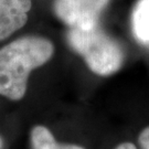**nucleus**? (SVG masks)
I'll list each match as a JSON object with an SVG mask.
<instances>
[{"instance_id":"nucleus-8","label":"nucleus","mask_w":149,"mask_h":149,"mask_svg":"<svg viewBox=\"0 0 149 149\" xmlns=\"http://www.w3.org/2000/svg\"><path fill=\"white\" fill-rule=\"evenodd\" d=\"M115 149H137L136 146L132 143H123V144H119Z\"/></svg>"},{"instance_id":"nucleus-2","label":"nucleus","mask_w":149,"mask_h":149,"mask_svg":"<svg viewBox=\"0 0 149 149\" xmlns=\"http://www.w3.org/2000/svg\"><path fill=\"white\" fill-rule=\"evenodd\" d=\"M66 38L72 50L84 59L93 73L109 76L122 68L123 49L118 42L97 27L90 30L71 28Z\"/></svg>"},{"instance_id":"nucleus-1","label":"nucleus","mask_w":149,"mask_h":149,"mask_svg":"<svg viewBox=\"0 0 149 149\" xmlns=\"http://www.w3.org/2000/svg\"><path fill=\"white\" fill-rule=\"evenodd\" d=\"M54 45L49 39L27 36L0 49V95L20 101L26 95L31 71L52 58Z\"/></svg>"},{"instance_id":"nucleus-7","label":"nucleus","mask_w":149,"mask_h":149,"mask_svg":"<svg viewBox=\"0 0 149 149\" xmlns=\"http://www.w3.org/2000/svg\"><path fill=\"white\" fill-rule=\"evenodd\" d=\"M138 141L141 149H149V126L144 128L139 134Z\"/></svg>"},{"instance_id":"nucleus-9","label":"nucleus","mask_w":149,"mask_h":149,"mask_svg":"<svg viewBox=\"0 0 149 149\" xmlns=\"http://www.w3.org/2000/svg\"><path fill=\"white\" fill-rule=\"evenodd\" d=\"M2 148H3V140L0 137V149H2Z\"/></svg>"},{"instance_id":"nucleus-3","label":"nucleus","mask_w":149,"mask_h":149,"mask_svg":"<svg viewBox=\"0 0 149 149\" xmlns=\"http://www.w3.org/2000/svg\"><path fill=\"white\" fill-rule=\"evenodd\" d=\"M109 0H55L54 12L65 24L90 30L97 27L101 12Z\"/></svg>"},{"instance_id":"nucleus-5","label":"nucleus","mask_w":149,"mask_h":149,"mask_svg":"<svg viewBox=\"0 0 149 149\" xmlns=\"http://www.w3.org/2000/svg\"><path fill=\"white\" fill-rule=\"evenodd\" d=\"M133 32L137 41L149 47V0H138L132 17Z\"/></svg>"},{"instance_id":"nucleus-6","label":"nucleus","mask_w":149,"mask_h":149,"mask_svg":"<svg viewBox=\"0 0 149 149\" xmlns=\"http://www.w3.org/2000/svg\"><path fill=\"white\" fill-rule=\"evenodd\" d=\"M30 139L32 149H85L77 145L60 144L49 128L40 125L32 128Z\"/></svg>"},{"instance_id":"nucleus-4","label":"nucleus","mask_w":149,"mask_h":149,"mask_svg":"<svg viewBox=\"0 0 149 149\" xmlns=\"http://www.w3.org/2000/svg\"><path fill=\"white\" fill-rule=\"evenodd\" d=\"M31 6V0H0V41L27 23Z\"/></svg>"}]
</instances>
